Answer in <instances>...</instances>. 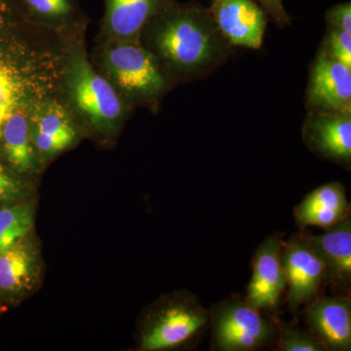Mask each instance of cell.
Wrapping results in <instances>:
<instances>
[{"instance_id":"9a60e30c","label":"cell","mask_w":351,"mask_h":351,"mask_svg":"<svg viewBox=\"0 0 351 351\" xmlns=\"http://www.w3.org/2000/svg\"><path fill=\"white\" fill-rule=\"evenodd\" d=\"M103 32L108 41H140L149 20L169 0H104Z\"/></svg>"},{"instance_id":"6da1fadb","label":"cell","mask_w":351,"mask_h":351,"mask_svg":"<svg viewBox=\"0 0 351 351\" xmlns=\"http://www.w3.org/2000/svg\"><path fill=\"white\" fill-rule=\"evenodd\" d=\"M143 32H147L149 51L174 75L199 73L223 54L225 39L208 9L197 2L169 0Z\"/></svg>"},{"instance_id":"e0dca14e","label":"cell","mask_w":351,"mask_h":351,"mask_svg":"<svg viewBox=\"0 0 351 351\" xmlns=\"http://www.w3.org/2000/svg\"><path fill=\"white\" fill-rule=\"evenodd\" d=\"M346 189L339 182H329L314 189L295 208L300 228L319 226L329 228L350 214Z\"/></svg>"},{"instance_id":"ffe728a7","label":"cell","mask_w":351,"mask_h":351,"mask_svg":"<svg viewBox=\"0 0 351 351\" xmlns=\"http://www.w3.org/2000/svg\"><path fill=\"white\" fill-rule=\"evenodd\" d=\"M34 201H21L0 209V253L29 237L34 226Z\"/></svg>"},{"instance_id":"d6986e66","label":"cell","mask_w":351,"mask_h":351,"mask_svg":"<svg viewBox=\"0 0 351 351\" xmlns=\"http://www.w3.org/2000/svg\"><path fill=\"white\" fill-rule=\"evenodd\" d=\"M32 24L55 32H73L84 23L77 0H17Z\"/></svg>"},{"instance_id":"30bf717a","label":"cell","mask_w":351,"mask_h":351,"mask_svg":"<svg viewBox=\"0 0 351 351\" xmlns=\"http://www.w3.org/2000/svg\"><path fill=\"white\" fill-rule=\"evenodd\" d=\"M223 39L234 46H262L267 14L254 0H213L208 9Z\"/></svg>"},{"instance_id":"8992f818","label":"cell","mask_w":351,"mask_h":351,"mask_svg":"<svg viewBox=\"0 0 351 351\" xmlns=\"http://www.w3.org/2000/svg\"><path fill=\"white\" fill-rule=\"evenodd\" d=\"M209 314L197 300H178L156 314L143 334L141 348L159 351L179 348L199 336L206 327Z\"/></svg>"},{"instance_id":"5bb4252c","label":"cell","mask_w":351,"mask_h":351,"mask_svg":"<svg viewBox=\"0 0 351 351\" xmlns=\"http://www.w3.org/2000/svg\"><path fill=\"white\" fill-rule=\"evenodd\" d=\"M306 320L326 350H351V304L348 298L318 299L307 307Z\"/></svg>"},{"instance_id":"d4e9b609","label":"cell","mask_w":351,"mask_h":351,"mask_svg":"<svg viewBox=\"0 0 351 351\" xmlns=\"http://www.w3.org/2000/svg\"><path fill=\"white\" fill-rule=\"evenodd\" d=\"M257 1L258 5L262 7L265 14L271 18V20L278 27H286L292 22V18L286 12L282 4V0H254Z\"/></svg>"},{"instance_id":"603a6c76","label":"cell","mask_w":351,"mask_h":351,"mask_svg":"<svg viewBox=\"0 0 351 351\" xmlns=\"http://www.w3.org/2000/svg\"><path fill=\"white\" fill-rule=\"evenodd\" d=\"M325 49L331 56L351 69V34L330 29Z\"/></svg>"},{"instance_id":"3957f363","label":"cell","mask_w":351,"mask_h":351,"mask_svg":"<svg viewBox=\"0 0 351 351\" xmlns=\"http://www.w3.org/2000/svg\"><path fill=\"white\" fill-rule=\"evenodd\" d=\"M62 53L59 90L73 119L101 135L117 133L125 119V100L106 76L88 61L82 40L75 39Z\"/></svg>"},{"instance_id":"277c9868","label":"cell","mask_w":351,"mask_h":351,"mask_svg":"<svg viewBox=\"0 0 351 351\" xmlns=\"http://www.w3.org/2000/svg\"><path fill=\"white\" fill-rule=\"evenodd\" d=\"M104 71L124 100L154 105L166 89L161 66L151 51L135 41H108Z\"/></svg>"},{"instance_id":"44dd1931","label":"cell","mask_w":351,"mask_h":351,"mask_svg":"<svg viewBox=\"0 0 351 351\" xmlns=\"http://www.w3.org/2000/svg\"><path fill=\"white\" fill-rule=\"evenodd\" d=\"M277 348L281 351L326 350L315 336L290 326H284L281 329Z\"/></svg>"},{"instance_id":"7a4b0ae2","label":"cell","mask_w":351,"mask_h":351,"mask_svg":"<svg viewBox=\"0 0 351 351\" xmlns=\"http://www.w3.org/2000/svg\"><path fill=\"white\" fill-rule=\"evenodd\" d=\"M62 54L38 41L18 38L0 51V134L16 112H32L59 91Z\"/></svg>"},{"instance_id":"7c38bea8","label":"cell","mask_w":351,"mask_h":351,"mask_svg":"<svg viewBox=\"0 0 351 351\" xmlns=\"http://www.w3.org/2000/svg\"><path fill=\"white\" fill-rule=\"evenodd\" d=\"M40 276V251L32 237H25L0 253V294L25 297L34 292Z\"/></svg>"},{"instance_id":"52a82bcc","label":"cell","mask_w":351,"mask_h":351,"mask_svg":"<svg viewBox=\"0 0 351 351\" xmlns=\"http://www.w3.org/2000/svg\"><path fill=\"white\" fill-rule=\"evenodd\" d=\"M311 112L351 113V69L322 48L311 66L307 87Z\"/></svg>"},{"instance_id":"9c48e42d","label":"cell","mask_w":351,"mask_h":351,"mask_svg":"<svg viewBox=\"0 0 351 351\" xmlns=\"http://www.w3.org/2000/svg\"><path fill=\"white\" fill-rule=\"evenodd\" d=\"M32 138L41 164L75 144L77 126L73 114L55 97L47 99L31 113Z\"/></svg>"},{"instance_id":"5b68a950","label":"cell","mask_w":351,"mask_h":351,"mask_svg":"<svg viewBox=\"0 0 351 351\" xmlns=\"http://www.w3.org/2000/svg\"><path fill=\"white\" fill-rule=\"evenodd\" d=\"M213 343L217 350H257L274 338L276 329L247 302L230 301L219 304L212 314Z\"/></svg>"},{"instance_id":"7402d4cb","label":"cell","mask_w":351,"mask_h":351,"mask_svg":"<svg viewBox=\"0 0 351 351\" xmlns=\"http://www.w3.org/2000/svg\"><path fill=\"white\" fill-rule=\"evenodd\" d=\"M29 195L27 182L0 167V205H11L25 200Z\"/></svg>"},{"instance_id":"8fae6325","label":"cell","mask_w":351,"mask_h":351,"mask_svg":"<svg viewBox=\"0 0 351 351\" xmlns=\"http://www.w3.org/2000/svg\"><path fill=\"white\" fill-rule=\"evenodd\" d=\"M282 245L280 235H271L256 251L246 302L258 311L276 309L284 289L287 286L281 258Z\"/></svg>"},{"instance_id":"ba28073f","label":"cell","mask_w":351,"mask_h":351,"mask_svg":"<svg viewBox=\"0 0 351 351\" xmlns=\"http://www.w3.org/2000/svg\"><path fill=\"white\" fill-rule=\"evenodd\" d=\"M281 258L287 279L288 302L292 309L311 301L326 278L324 263L302 234L284 242Z\"/></svg>"},{"instance_id":"2e32d148","label":"cell","mask_w":351,"mask_h":351,"mask_svg":"<svg viewBox=\"0 0 351 351\" xmlns=\"http://www.w3.org/2000/svg\"><path fill=\"white\" fill-rule=\"evenodd\" d=\"M324 263L326 278L337 285L351 279V219L348 214L323 234H302Z\"/></svg>"},{"instance_id":"ac0fdd59","label":"cell","mask_w":351,"mask_h":351,"mask_svg":"<svg viewBox=\"0 0 351 351\" xmlns=\"http://www.w3.org/2000/svg\"><path fill=\"white\" fill-rule=\"evenodd\" d=\"M31 113L24 110L12 113L0 134L4 156L18 174H36L43 165L32 138Z\"/></svg>"},{"instance_id":"4fadbf2b","label":"cell","mask_w":351,"mask_h":351,"mask_svg":"<svg viewBox=\"0 0 351 351\" xmlns=\"http://www.w3.org/2000/svg\"><path fill=\"white\" fill-rule=\"evenodd\" d=\"M304 137L313 151L336 162L351 160V113L311 112L304 126Z\"/></svg>"},{"instance_id":"cb8c5ba5","label":"cell","mask_w":351,"mask_h":351,"mask_svg":"<svg viewBox=\"0 0 351 351\" xmlns=\"http://www.w3.org/2000/svg\"><path fill=\"white\" fill-rule=\"evenodd\" d=\"M326 21L330 29L351 34V3L338 4L326 13Z\"/></svg>"}]
</instances>
